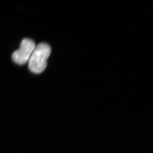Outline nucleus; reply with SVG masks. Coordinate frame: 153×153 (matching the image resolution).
Segmentation results:
<instances>
[{
  "mask_svg": "<svg viewBox=\"0 0 153 153\" xmlns=\"http://www.w3.org/2000/svg\"><path fill=\"white\" fill-rule=\"evenodd\" d=\"M36 46V44L32 39H23L21 42L19 49L13 53L12 59L17 65H24L28 62Z\"/></svg>",
  "mask_w": 153,
  "mask_h": 153,
  "instance_id": "2",
  "label": "nucleus"
},
{
  "mask_svg": "<svg viewBox=\"0 0 153 153\" xmlns=\"http://www.w3.org/2000/svg\"><path fill=\"white\" fill-rule=\"evenodd\" d=\"M51 53V47L47 44L41 43L36 46L28 62L30 71L35 74L43 72Z\"/></svg>",
  "mask_w": 153,
  "mask_h": 153,
  "instance_id": "1",
  "label": "nucleus"
}]
</instances>
